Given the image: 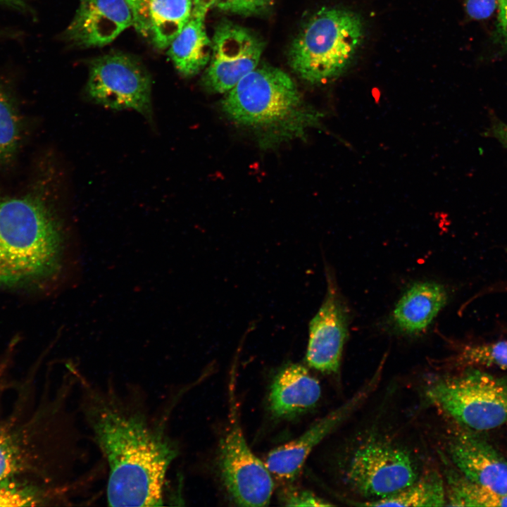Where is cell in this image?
Wrapping results in <instances>:
<instances>
[{
  "instance_id": "1",
  "label": "cell",
  "mask_w": 507,
  "mask_h": 507,
  "mask_svg": "<svg viewBox=\"0 0 507 507\" xmlns=\"http://www.w3.org/2000/svg\"><path fill=\"white\" fill-rule=\"evenodd\" d=\"M83 407L108 465V504L161 506L167 470L178 453L163 429L112 395L88 392Z\"/></svg>"
},
{
  "instance_id": "2",
  "label": "cell",
  "mask_w": 507,
  "mask_h": 507,
  "mask_svg": "<svg viewBox=\"0 0 507 507\" xmlns=\"http://www.w3.org/2000/svg\"><path fill=\"white\" fill-rule=\"evenodd\" d=\"M61 223L38 195L0 199V287L43 284L61 270Z\"/></svg>"
},
{
  "instance_id": "3",
  "label": "cell",
  "mask_w": 507,
  "mask_h": 507,
  "mask_svg": "<svg viewBox=\"0 0 507 507\" xmlns=\"http://www.w3.org/2000/svg\"><path fill=\"white\" fill-rule=\"evenodd\" d=\"M223 111L234 123L263 132L269 146L303 135L321 115L306 107L292 77L282 70L258 65L227 92Z\"/></svg>"
},
{
  "instance_id": "4",
  "label": "cell",
  "mask_w": 507,
  "mask_h": 507,
  "mask_svg": "<svg viewBox=\"0 0 507 507\" xmlns=\"http://www.w3.org/2000/svg\"><path fill=\"white\" fill-rule=\"evenodd\" d=\"M363 39V24L358 15L342 8H322L294 39L289 64L304 81L326 83L348 68Z\"/></svg>"
},
{
  "instance_id": "5",
  "label": "cell",
  "mask_w": 507,
  "mask_h": 507,
  "mask_svg": "<svg viewBox=\"0 0 507 507\" xmlns=\"http://www.w3.org/2000/svg\"><path fill=\"white\" fill-rule=\"evenodd\" d=\"M425 394L464 428L481 432L507 425V376L468 367L434 382Z\"/></svg>"
},
{
  "instance_id": "6",
  "label": "cell",
  "mask_w": 507,
  "mask_h": 507,
  "mask_svg": "<svg viewBox=\"0 0 507 507\" xmlns=\"http://www.w3.org/2000/svg\"><path fill=\"white\" fill-rule=\"evenodd\" d=\"M344 476L354 492L371 501L392 495L420 477L418 465L408 451L376 438L369 439L356 449Z\"/></svg>"
},
{
  "instance_id": "7",
  "label": "cell",
  "mask_w": 507,
  "mask_h": 507,
  "mask_svg": "<svg viewBox=\"0 0 507 507\" xmlns=\"http://www.w3.org/2000/svg\"><path fill=\"white\" fill-rule=\"evenodd\" d=\"M85 93L96 104L117 111H136L154 124L150 75L130 56L115 53L94 59Z\"/></svg>"
},
{
  "instance_id": "8",
  "label": "cell",
  "mask_w": 507,
  "mask_h": 507,
  "mask_svg": "<svg viewBox=\"0 0 507 507\" xmlns=\"http://www.w3.org/2000/svg\"><path fill=\"white\" fill-rule=\"evenodd\" d=\"M230 422L218 453L221 482L231 500L242 506H267L272 496V475L250 449L231 399Z\"/></svg>"
},
{
  "instance_id": "9",
  "label": "cell",
  "mask_w": 507,
  "mask_h": 507,
  "mask_svg": "<svg viewBox=\"0 0 507 507\" xmlns=\"http://www.w3.org/2000/svg\"><path fill=\"white\" fill-rule=\"evenodd\" d=\"M211 41L202 84L213 93L227 92L258 65L263 43L246 28L228 21L217 25Z\"/></svg>"
},
{
  "instance_id": "10",
  "label": "cell",
  "mask_w": 507,
  "mask_h": 507,
  "mask_svg": "<svg viewBox=\"0 0 507 507\" xmlns=\"http://www.w3.org/2000/svg\"><path fill=\"white\" fill-rule=\"evenodd\" d=\"M381 364L373 375L350 399L320 419L299 437L284 444L266 456L265 464L277 478L292 481L300 473L313 449L346 420L377 388L382 373Z\"/></svg>"
},
{
  "instance_id": "11",
  "label": "cell",
  "mask_w": 507,
  "mask_h": 507,
  "mask_svg": "<svg viewBox=\"0 0 507 507\" xmlns=\"http://www.w3.org/2000/svg\"><path fill=\"white\" fill-rule=\"evenodd\" d=\"M348 325L346 306L334 282L328 280L325 298L309 324L306 353L309 367L326 374L338 373Z\"/></svg>"
},
{
  "instance_id": "12",
  "label": "cell",
  "mask_w": 507,
  "mask_h": 507,
  "mask_svg": "<svg viewBox=\"0 0 507 507\" xmlns=\"http://www.w3.org/2000/svg\"><path fill=\"white\" fill-rule=\"evenodd\" d=\"M479 432L464 428L451 437V461L466 479L502 498L507 495V458Z\"/></svg>"
},
{
  "instance_id": "13",
  "label": "cell",
  "mask_w": 507,
  "mask_h": 507,
  "mask_svg": "<svg viewBox=\"0 0 507 507\" xmlns=\"http://www.w3.org/2000/svg\"><path fill=\"white\" fill-rule=\"evenodd\" d=\"M131 25L132 17L125 0H80L65 35L80 46H101Z\"/></svg>"
},
{
  "instance_id": "14",
  "label": "cell",
  "mask_w": 507,
  "mask_h": 507,
  "mask_svg": "<svg viewBox=\"0 0 507 507\" xmlns=\"http://www.w3.org/2000/svg\"><path fill=\"white\" fill-rule=\"evenodd\" d=\"M321 396L319 381L299 363L282 367L273 379L268 408L276 419H292L315 407Z\"/></svg>"
},
{
  "instance_id": "15",
  "label": "cell",
  "mask_w": 507,
  "mask_h": 507,
  "mask_svg": "<svg viewBox=\"0 0 507 507\" xmlns=\"http://www.w3.org/2000/svg\"><path fill=\"white\" fill-rule=\"evenodd\" d=\"M442 284L420 282L411 285L401 296L392 312L396 328L407 334H416L430 326L448 301Z\"/></svg>"
},
{
  "instance_id": "16",
  "label": "cell",
  "mask_w": 507,
  "mask_h": 507,
  "mask_svg": "<svg viewBox=\"0 0 507 507\" xmlns=\"http://www.w3.org/2000/svg\"><path fill=\"white\" fill-rule=\"evenodd\" d=\"M205 18L192 15L187 23L169 45L168 55L178 72L192 77L210 61L212 41L204 25Z\"/></svg>"
},
{
  "instance_id": "17",
  "label": "cell",
  "mask_w": 507,
  "mask_h": 507,
  "mask_svg": "<svg viewBox=\"0 0 507 507\" xmlns=\"http://www.w3.org/2000/svg\"><path fill=\"white\" fill-rule=\"evenodd\" d=\"M193 0H149L150 35L154 45L164 49L190 19Z\"/></svg>"
},
{
  "instance_id": "18",
  "label": "cell",
  "mask_w": 507,
  "mask_h": 507,
  "mask_svg": "<svg viewBox=\"0 0 507 507\" xmlns=\"http://www.w3.org/2000/svg\"><path fill=\"white\" fill-rule=\"evenodd\" d=\"M367 506H442L446 505V487L437 473L419 477L414 482L387 497L370 501Z\"/></svg>"
},
{
  "instance_id": "19",
  "label": "cell",
  "mask_w": 507,
  "mask_h": 507,
  "mask_svg": "<svg viewBox=\"0 0 507 507\" xmlns=\"http://www.w3.org/2000/svg\"><path fill=\"white\" fill-rule=\"evenodd\" d=\"M29 437L22 429L0 427V481L29 469L32 462Z\"/></svg>"
},
{
  "instance_id": "20",
  "label": "cell",
  "mask_w": 507,
  "mask_h": 507,
  "mask_svg": "<svg viewBox=\"0 0 507 507\" xmlns=\"http://www.w3.org/2000/svg\"><path fill=\"white\" fill-rule=\"evenodd\" d=\"M20 121L13 102L0 85V165L14 157L20 142Z\"/></svg>"
},
{
  "instance_id": "21",
  "label": "cell",
  "mask_w": 507,
  "mask_h": 507,
  "mask_svg": "<svg viewBox=\"0 0 507 507\" xmlns=\"http://www.w3.org/2000/svg\"><path fill=\"white\" fill-rule=\"evenodd\" d=\"M49 493L15 477L0 481V507L36 506L50 501Z\"/></svg>"
},
{
  "instance_id": "22",
  "label": "cell",
  "mask_w": 507,
  "mask_h": 507,
  "mask_svg": "<svg viewBox=\"0 0 507 507\" xmlns=\"http://www.w3.org/2000/svg\"><path fill=\"white\" fill-rule=\"evenodd\" d=\"M458 361L468 367H491L507 370V339L467 345Z\"/></svg>"
},
{
  "instance_id": "23",
  "label": "cell",
  "mask_w": 507,
  "mask_h": 507,
  "mask_svg": "<svg viewBox=\"0 0 507 507\" xmlns=\"http://www.w3.org/2000/svg\"><path fill=\"white\" fill-rule=\"evenodd\" d=\"M272 0H216L215 5L221 11L242 15L258 14L266 10Z\"/></svg>"
},
{
  "instance_id": "24",
  "label": "cell",
  "mask_w": 507,
  "mask_h": 507,
  "mask_svg": "<svg viewBox=\"0 0 507 507\" xmlns=\"http://www.w3.org/2000/svg\"><path fill=\"white\" fill-rule=\"evenodd\" d=\"M282 501L288 506H327L332 505L309 491L298 489L285 490L282 496Z\"/></svg>"
},
{
  "instance_id": "25",
  "label": "cell",
  "mask_w": 507,
  "mask_h": 507,
  "mask_svg": "<svg viewBox=\"0 0 507 507\" xmlns=\"http://www.w3.org/2000/svg\"><path fill=\"white\" fill-rule=\"evenodd\" d=\"M125 1L130 8L134 29L142 36L149 37V0H125Z\"/></svg>"
},
{
  "instance_id": "26",
  "label": "cell",
  "mask_w": 507,
  "mask_h": 507,
  "mask_svg": "<svg viewBox=\"0 0 507 507\" xmlns=\"http://www.w3.org/2000/svg\"><path fill=\"white\" fill-rule=\"evenodd\" d=\"M468 16L475 20L490 18L498 9L499 0H463Z\"/></svg>"
},
{
  "instance_id": "27",
  "label": "cell",
  "mask_w": 507,
  "mask_h": 507,
  "mask_svg": "<svg viewBox=\"0 0 507 507\" xmlns=\"http://www.w3.org/2000/svg\"><path fill=\"white\" fill-rule=\"evenodd\" d=\"M496 32L499 38L507 46V0H499Z\"/></svg>"
},
{
  "instance_id": "28",
  "label": "cell",
  "mask_w": 507,
  "mask_h": 507,
  "mask_svg": "<svg viewBox=\"0 0 507 507\" xmlns=\"http://www.w3.org/2000/svg\"><path fill=\"white\" fill-rule=\"evenodd\" d=\"M216 0H193L192 15L205 18L207 12L215 5Z\"/></svg>"
},
{
  "instance_id": "29",
  "label": "cell",
  "mask_w": 507,
  "mask_h": 507,
  "mask_svg": "<svg viewBox=\"0 0 507 507\" xmlns=\"http://www.w3.org/2000/svg\"><path fill=\"white\" fill-rule=\"evenodd\" d=\"M492 134L507 148V124L498 121L492 127Z\"/></svg>"
},
{
  "instance_id": "30",
  "label": "cell",
  "mask_w": 507,
  "mask_h": 507,
  "mask_svg": "<svg viewBox=\"0 0 507 507\" xmlns=\"http://www.w3.org/2000/svg\"><path fill=\"white\" fill-rule=\"evenodd\" d=\"M0 4L18 11H27L28 9L25 0H0Z\"/></svg>"
}]
</instances>
